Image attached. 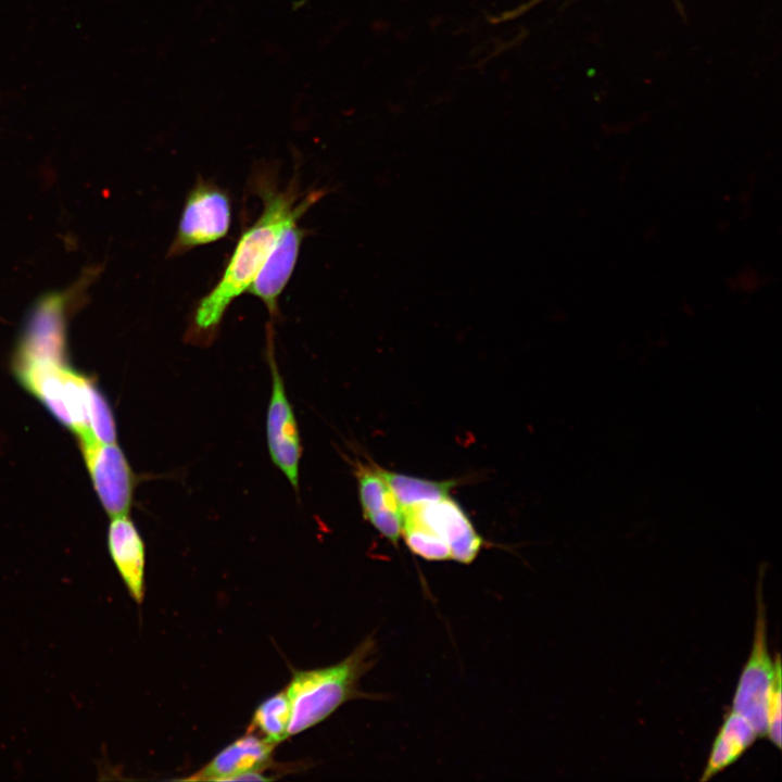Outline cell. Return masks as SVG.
<instances>
[{
    "mask_svg": "<svg viewBox=\"0 0 782 782\" xmlns=\"http://www.w3.org/2000/svg\"><path fill=\"white\" fill-rule=\"evenodd\" d=\"M111 558L130 596L138 604L144 594V543L127 515L112 517L108 531Z\"/></svg>",
    "mask_w": 782,
    "mask_h": 782,
    "instance_id": "cell-12",
    "label": "cell"
},
{
    "mask_svg": "<svg viewBox=\"0 0 782 782\" xmlns=\"http://www.w3.org/2000/svg\"><path fill=\"white\" fill-rule=\"evenodd\" d=\"M24 386L80 441L92 440L90 411L99 389L67 362H36L14 366Z\"/></svg>",
    "mask_w": 782,
    "mask_h": 782,
    "instance_id": "cell-3",
    "label": "cell"
},
{
    "mask_svg": "<svg viewBox=\"0 0 782 782\" xmlns=\"http://www.w3.org/2000/svg\"><path fill=\"white\" fill-rule=\"evenodd\" d=\"M71 298L70 292H52L36 303L17 343L14 365L67 362L66 320Z\"/></svg>",
    "mask_w": 782,
    "mask_h": 782,
    "instance_id": "cell-6",
    "label": "cell"
},
{
    "mask_svg": "<svg viewBox=\"0 0 782 782\" xmlns=\"http://www.w3.org/2000/svg\"><path fill=\"white\" fill-rule=\"evenodd\" d=\"M376 654V641L368 636L336 665L294 670L285 690L291 706L288 736L320 723L344 703L364 696L360 681L374 666Z\"/></svg>",
    "mask_w": 782,
    "mask_h": 782,
    "instance_id": "cell-2",
    "label": "cell"
},
{
    "mask_svg": "<svg viewBox=\"0 0 782 782\" xmlns=\"http://www.w3.org/2000/svg\"><path fill=\"white\" fill-rule=\"evenodd\" d=\"M275 744L255 732H247L222 749L204 767L184 778L186 781H232L237 775L264 770L270 762Z\"/></svg>",
    "mask_w": 782,
    "mask_h": 782,
    "instance_id": "cell-11",
    "label": "cell"
},
{
    "mask_svg": "<svg viewBox=\"0 0 782 782\" xmlns=\"http://www.w3.org/2000/svg\"><path fill=\"white\" fill-rule=\"evenodd\" d=\"M377 468L387 481L402 509L450 496V491L456 484L454 480H429L390 471L378 465Z\"/></svg>",
    "mask_w": 782,
    "mask_h": 782,
    "instance_id": "cell-14",
    "label": "cell"
},
{
    "mask_svg": "<svg viewBox=\"0 0 782 782\" xmlns=\"http://www.w3.org/2000/svg\"><path fill=\"white\" fill-rule=\"evenodd\" d=\"M298 222L292 220L281 230L248 289L266 305L272 315L277 312L278 298L291 278L299 256L304 230Z\"/></svg>",
    "mask_w": 782,
    "mask_h": 782,
    "instance_id": "cell-10",
    "label": "cell"
},
{
    "mask_svg": "<svg viewBox=\"0 0 782 782\" xmlns=\"http://www.w3.org/2000/svg\"><path fill=\"white\" fill-rule=\"evenodd\" d=\"M290 717V701L286 691H281L256 707L248 731H257L261 736L277 745L289 737Z\"/></svg>",
    "mask_w": 782,
    "mask_h": 782,
    "instance_id": "cell-16",
    "label": "cell"
},
{
    "mask_svg": "<svg viewBox=\"0 0 782 782\" xmlns=\"http://www.w3.org/2000/svg\"><path fill=\"white\" fill-rule=\"evenodd\" d=\"M263 211L240 236L228 264L215 287L199 302L191 324V340L209 341L232 303L248 290L268 256L281 230L301 216L321 197L313 191L301 198L295 189L260 187Z\"/></svg>",
    "mask_w": 782,
    "mask_h": 782,
    "instance_id": "cell-1",
    "label": "cell"
},
{
    "mask_svg": "<svg viewBox=\"0 0 782 782\" xmlns=\"http://www.w3.org/2000/svg\"><path fill=\"white\" fill-rule=\"evenodd\" d=\"M79 443L94 490L106 514L111 518L127 515L135 476L123 451L116 442L86 440Z\"/></svg>",
    "mask_w": 782,
    "mask_h": 782,
    "instance_id": "cell-8",
    "label": "cell"
},
{
    "mask_svg": "<svg viewBox=\"0 0 782 782\" xmlns=\"http://www.w3.org/2000/svg\"><path fill=\"white\" fill-rule=\"evenodd\" d=\"M231 223V203L217 185L198 181L188 193L169 255L213 243L227 236Z\"/></svg>",
    "mask_w": 782,
    "mask_h": 782,
    "instance_id": "cell-5",
    "label": "cell"
},
{
    "mask_svg": "<svg viewBox=\"0 0 782 782\" xmlns=\"http://www.w3.org/2000/svg\"><path fill=\"white\" fill-rule=\"evenodd\" d=\"M405 508H409L426 527L447 544L452 560L468 565L476 559L484 545L483 538L477 532L466 513L450 496Z\"/></svg>",
    "mask_w": 782,
    "mask_h": 782,
    "instance_id": "cell-9",
    "label": "cell"
},
{
    "mask_svg": "<svg viewBox=\"0 0 782 782\" xmlns=\"http://www.w3.org/2000/svg\"><path fill=\"white\" fill-rule=\"evenodd\" d=\"M775 669L773 680L768 695L767 706V734L766 737L778 748L781 749V721H782V692H781V658L780 654H775Z\"/></svg>",
    "mask_w": 782,
    "mask_h": 782,
    "instance_id": "cell-18",
    "label": "cell"
},
{
    "mask_svg": "<svg viewBox=\"0 0 782 782\" xmlns=\"http://www.w3.org/2000/svg\"><path fill=\"white\" fill-rule=\"evenodd\" d=\"M760 573L757 583L753 646L739 678L732 701V709L743 715L752 723L759 737H766L768 695L774 676L775 663L772 660L768 648L762 572Z\"/></svg>",
    "mask_w": 782,
    "mask_h": 782,
    "instance_id": "cell-4",
    "label": "cell"
},
{
    "mask_svg": "<svg viewBox=\"0 0 782 782\" xmlns=\"http://www.w3.org/2000/svg\"><path fill=\"white\" fill-rule=\"evenodd\" d=\"M354 474L364 518L386 508L402 509L375 463L370 461L369 464H363L356 461Z\"/></svg>",
    "mask_w": 782,
    "mask_h": 782,
    "instance_id": "cell-15",
    "label": "cell"
},
{
    "mask_svg": "<svg viewBox=\"0 0 782 782\" xmlns=\"http://www.w3.org/2000/svg\"><path fill=\"white\" fill-rule=\"evenodd\" d=\"M758 737L752 723L743 715L731 709L724 716L712 742L699 780L708 781L736 762Z\"/></svg>",
    "mask_w": 782,
    "mask_h": 782,
    "instance_id": "cell-13",
    "label": "cell"
},
{
    "mask_svg": "<svg viewBox=\"0 0 782 782\" xmlns=\"http://www.w3.org/2000/svg\"><path fill=\"white\" fill-rule=\"evenodd\" d=\"M402 510V537L408 548L427 560L451 559L447 544L426 527L409 508Z\"/></svg>",
    "mask_w": 782,
    "mask_h": 782,
    "instance_id": "cell-17",
    "label": "cell"
},
{
    "mask_svg": "<svg viewBox=\"0 0 782 782\" xmlns=\"http://www.w3.org/2000/svg\"><path fill=\"white\" fill-rule=\"evenodd\" d=\"M543 1H545V0H528L525 3L518 5L514 9L507 10V11L492 17L491 21H492V23H503V22L516 20L517 17L526 14L527 12H529L530 10H532L533 8H535L538 4H540Z\"/></svg>",
    "mask_w": 782,
    "mask_h": 782,
    "instance_id": "cell-19",
    "label": "cell"
},
{
    "mask_svg": "<svg viewBox=\"0 0 782 782\" xmlns=\"http://www.w3.org/2000/svg\"><path fill=\"white\" fill-rule=\"evenodd\" d=\"M268 345L272 391L266 414V439L272 462L299 491V465L302 454L300 433L282 376Z\"/></svg>",
    "mask_w": 782,
    "mask_h": 782,
    "instance_id": "cell-7",
    "label": "cell"
}]
</instances>
